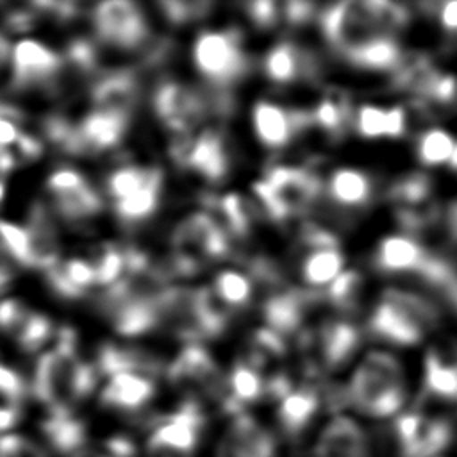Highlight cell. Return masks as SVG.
Returning <instances> with one entry per match:
<instances>
[{"mask_svg":"<svg viewBox=\"0 0 457 457\" xmlns=\"http://www.w3.org/2000/svg\"><path fill=\"white\" fill-rule=\"evenodd\" d=\"M264 212L280 221L311 209L321 195L320 179L302 168L275 166L253 184Z\"/></svg>","mask_w":457,"mask_h":457,"instance_id":"cell-4","label":"cell"},{"mask_svg":"<svg viewBox=\"0 0 457 457\" xmlns=\"http://www.w3.org/2000/svg\"><path fill=\"white\" fill-rule=\"evenodd\" d=\"M346 396L357 411L368 416H393L405 402L400 362L386 352H370L353 371Z\"/></svg>","mask_w":457,"mask_h":457,"instance_id":"cell-2","label":"cell"},{"mask_svg":"<svg viewBox=\"0 0 457 457\" xmlns=\"http://www.w3.org/2000/svg\"><path fill=\"white\" fill-rule=\"evenodd\" d=\"M2 196H4V184L0 182V200H2Z\"/></svg>","mask_w":457,"mask_h":457,"instance_id":"cell-59","label":"cell"},{"mask_svg":"<svg viewBox=\"0 0 457 457\" xmlns=\"http://www.w3.org/2000/svg\"><path fill=\"white\" fill-rule=\"evenodd\" d=\"M16 148H18L20 155L25 159H36V157H39V154L43 150L41 143L29 134H21V137L16 143Z\"/></svg>","mask_w":457,"mask_h":457,"instance_id":"cell-53","label":"cell"},{"mask_svg":"<svg viewBox=\"0 0 457 457\" xmlns=\"http://www.w3.org/2000/svg\"><path fill=\"white\" fill-rule=\"evenodd\" d=\"M439 318L437 309L420 295L386 289L370 318V332L393 345H414Z\"/></svg>","mask_w":457,"mask_h":457,"instance_id":"cell-3","label":"cell"},{"mask_svg":"<svg viewBox=\"0 0 457 457\" xmlns=\"http://www.w3.org/2000/svg\"><path fill=\"white\" fill-rule=\"evenodd\" d=\"M43 432L50 445L59 452H75L84 441V428L73 414H52L43 423Z\"/></svg>","mask_w":457,"mask_h":457,"instance_id":"cell-34","label":"cell"},{"mask_svg":"<svg viewBox=\"0 0 457 457\" xmlns=\"http://www.w3.org/2000/svg\"><path fill=\"white\" fill-rule=\"evenodd\" d=\"M225 386L227 391L221 396L223 407L236 416L241 414L245 403L259 400V396L266 391V384L262 382L259 371L248 362L236 364Z\"/></svg>","mask_w":457,"mask_h":457,"instance_id":"cell-28","label":"cell"},{"mask_svg":"<svg viewBox=\"0 0 457 457\" xmlns=\"http://www.w3.org/2000/svg\"><path fill=\"white\" fill-rule=\"evenodd\" d=\"M129 120L130 118L93 109V112L77 125L84 152H100L114 146L125 134Z\"/></svg>","mask_w":457,"mask_h":457,"instance_id":"cell-25","label":"cell"},{"mask_svg":"<svg viewBox=\"0 0 457 457\" xmlns=\"http://www.w3.org/2000/svg\"><path fill=\"white\" fill-rule=\"evenodd\" d=\"M393 434L402 457H437L452 443L453 428L443 418L409 412L395 421Z\"/></svg>","mask_w":457,"mask_h":457,"instance_id":"cell-7","label":"cell"},{"mask_svg":"<svg viewBox=\"0 0 457 457\" xmlns=\"http://www.w3.org/2000/svg\"><path fill=\"white\" fill-rule=\"evenodd\" d=\"M316 5L309 2H287L282 7V16L291 25H302L314 16Z\"/></svg>","mask_w":457,"mask_h":457,"instance_id":"cell-52","label":"cell"},{"mask_svg":"<svg viewBox=\"0 0 457 457\" xmlns=\"http://www.w3.org/2000/svg\"><path fill=\"white\" fill-rule=\"evenodd\" d=\"M403 54L391 36H380L368 45H364L361 50L352 54L346 61L364 68V70H396L400 64Z\"/></svg>","mask_w":457,"mask_h":457,"instance_id":"cell-30","label":"cell"},{"mask_svg":"<svg viewBox=\"0 0 457 457\" xmlns=\"http://www.w3.org/2000/svg\"><path fill=\"white\" fill-rule=\"evenodd\" d=\"M316 300V295L300 289H280L273 293L262 305L268 328L280 334L282 337L302 330L303 318Z\"/></svg>","mask_w":457,"mask_h":457,"instance_id":"cell-17","label":"cell"},{"mask_svg":"<svg viewBox=\"0 0 457 457\" xmlns=\"http://www.w3.org/2000/svg\"><path fill=\"white\" fill-rule=\"evenodd\" d=\"M218 457H277V443L271 432L241 412L228 425Z\"/></svg>","mask_w":457,"mask_h":457,"instance_id":"cell-15","label":"cell"},{"mask_svg":"<svg viewBox=\"0 0 457 457\" xmlns=\"http://www.w3.org/2000/svg\"><path fill=\"white\" fill-rule=\"evenodd\" d=\"M95 111L130 118L139 100V82L130 71H114L104 77L91 91Z\"/></svg>","mask_w":457,"mask_h":457,"instance_id":"cell-21","label":"cell"},{"mask_svg":"<svg viewBox=\"0 0 457 457\" xmlns=\"http://www.w3.org/2000/svg\"><path fill=\"white\" fill-rule=\"evenodd\" d=\"M214 295L227 305H243L250 300L252 282L237 271H221L214 280Z\"/></svg>","mask_w":457,"mask_h":457,"instance_id":"cell-40","label":"cell"},{"mask_svg":"<svg viewBox=\"0 0 457 457\" xmlns=\"http://www.w3.org/2000/svg\"><path fill=\"white\" fill-rule=\"evenodd\" d=\"M453 137L439 129H430L423 132L418 139V157L425 164H441L450 162L455 150Z\"/></svg>","mask_w":457,"mask_h":457,"instance_id":"cell-37","label":"cell"},{"mask_svg":"<svg viewBox=\"0 0 457 457\" xmlns=\"http://www.w3.org/2000/svg\"><path fill=\"white\" fill-rule=\"evenodd\" d=\"M30 311L20 303L18 300H4L0 302V328L9 332L11 336H18L25 321L29 320Z\"/></svg>","mask_w":457,"mask_h":457,"instance_id":"cell-47","label":"cell"},{"mask_svg":"<svg viewBox=\"0 0 457 457\" xmlns=\"http://www.w3.org/2000/svg\"><path fill=\"white\" fill-rule=\"evenodd\" d=\"M316 457H370V445L353 420L336 416L318 437Z\"/></svg>","mask_w":457,"mask_h":457,"instance_id":"cell-19","label":"cell"},{"mask_svg":"<svg viewBox=\"0 0 457 457\" xmlns=\"http://www.w3.org/2000/svg\"><path fill=\"white\" fill-rule=\"evenodd\" d=\"M25 386L20 378V375L16 371H12L11 368L0 364V396L2 400H5V403L16 405L21 396H23Z\"/></svg>","mask_w":457,"mask_h":457,"instance_id":"cell-49","label":"cell"},{"mask_svg":"<svg viewBox=\"0 0 457 457\" xmlns=\"http://www.w3.org/2000/svg\"><path fill=\"white\" fill-rule=\"evenodd\" d=\"M245 11H246V14L250 16V20H252L257 27H261V29H270V27H273V25L278 21V18L282 16V11L278 9L277 4H273V2H262V0L246 4V5H245Z\"/></svg>","mask_w":457,"mask_h":457,"instance_id":"cell-48","label":"cell"},{"mask_svg":"<svg viewBox=\"0 0 457 457\" xmlns=\"http://www.w3.org/2000/svg\"><path fill=\"white\" fill-rule=\"evenodd\" d=\"M18 420V407L11 403H2L0 405V430H7L14 427Z\"/></svg>","mask_w":457,"mask_h":457,"instance_id":"cell-55","label":"cell"},{"mask_svg":"<svg viewBox=\"0 0 457 457\" xmlns=\"http://www.w3.org/2000/svg\"><path fill=\"white\" fill-rule=\"evenodd\" d=\"M450 166H452L453 170H457V146H455L453 155H452V159H450Z\"/></svg>","mask_w":457,"mask_h":457,"instance_id":"cell-58","label":"cell"},{"mask_svg":"<svg viewBox=\"0 0 457 457\" xmlns=\"http://www.w3.org/2000/svg\"><path fill=\"white\" fill-rule=\"evenodd\" d=\"M154 107L161 121L177 134H189L209 114L205 95L179 82L161 84L154 95Z\"/></svg>","mask_w":457,"mask_h":457,"instance_id":"cell-11","label":"cell"},{"mask_svg":"<svg viewBox=\"0 0 457 457\" xmlns=\"http://www.w3.org/2000/svg\"><path fill=\"white\" fill-rule=\"evenodd\" d=\"M343 268V255L337 248H321L312 250L302 266L303 280L311 286H325L332 284Z\"/></svg>","mask_w":457,"mask_h":457,"instance_id":"cell-32","label":"cell"},{"mask_svg":"<svg viewBox=\"0 0 457 457\" xmlns=\"http://www.w3.org/2000/svg\"><path fill=\"white\" fill-rule=\"evenodd\" d=\"M46 187L57 212L68 220H86L102 209L98 193L75 170H57L50 175Z\"/></svg>","mask_w":457,"mask_h":457,"instance_id":"cell-13","label":"cell"},{"mask_svg":"<svg viewBox=\"0 0 457 457\" xmlns=\"http://www.w3.org/2000/svg\"><path fill=\"white\" fill-rule=\"evenodd\" d=\"M7 55H9V45H7L5 37L0 34V64L5 61Z\"/></svg>","mask_w":457,"mask_h":457,"instance_id":"cell-57","label":"cell"},{"mask_svg":"<svg viewBox=\"0 0 457 457\" xmlns=\"http://www.w3.org/2000/svg\"><path fill=\"white\" fill-rule=\"evenodd\" d=\"M320 407V396L314 387L302 386L278 400L277 420L286 437H298L312 421Z\"/></svg>","mask_w":457,"mask_h":457,"instance_id":"cell-24","label":"cell"},{"mask_svg":"<svg viewBox=\"0 0 457 457\" xmlns=\"http://www.w3.org/2000/svg\"><path fill=\"white\" fill-rule=\"evenodd\" d=\"M0 457H45V453L23 437L5 436L0 439Z\"/></svg>","mask_w":457,"mask_h":457,"instance_id":"cell-50","label":"cell"},{"mask_svg":"<svg viewBox=\"0 0 457 457\" xmlns=\"http://www.w3.org/2000/svg\"><path fill=\"white\" fill-rule=\"evenodd\" d=\"M171 384L187 395L189 402H196L195 396H223V384L220 382L218 368L212 357L200 345H187L168 370Z\"/></svg>","mask_w":457,"mask_h":457,"instance_id":"cell-10","label":"cell"},{"mask_svg":"<svg viewBox=\"0 0 457 457\" xmlns=\"http://www.w3.org/2000/svg\"><path fill=\"white\" fill-rule=\"evenodd\" d=\"M12 82L18 87H32L52 82L62 66L61 57L46 45L21 39L11 52Z\"/></svg>","mask_w":457,"mask_h":457,"instance_id":"cell-14","label":"cell"},{"mask_svg":"<svg viewBox=\"0 0 457 457\" xmlns=\"http://www.w3.org/2000/svg\"><path fill=\"white\" fill-rule=\"evenodd\" d=\"M154 168H139V166H127L120 168L111 173L107 179V189L109 195L114 198V202L125 200L127 196L139 191L150 179Z\"/></svg>","mask_w":457,"mask_h":457,"instance_id":"cell-39","label":"cell"},{"mask_svg":"<svg viewBox=\"0 0 457 457\" xmlns=\"http://www.w3.org/2000/svg\"><path fill=\"white\" fill-rule=\"evenodd\" d=\"M302 346L312 352V366L332 370L345 364L359 346V330L343 320L323 323L316 332L300 336Z\"/></svg>","mask_w":457,"mask_h":457,"instance_id":"cell-12","label":"cell"},{"mask_svg":"<svg viewBox=\"0 0 457 457\" xmlns=\"http://www.w3.org/2000/svg\"><path fill=\"white\" fill-rule=\"evenodd\" d=\"M330 196L343 205H362L371 196V180L357 170H337L328 180Z\"/></svg>","mask_w":457,"mask_h":457,"instance_id":"cell-31","label":"cell"},{"mask_svg":"<svg viewBox=\"0 0 457 457\" xmlns=\"http://www.w3.org/2000/svg\"><path fill=\"white\" fill-rule=\"evenodd\" d=\"M171 159L189 168L207 180H221L228 170V154L221 136L216 130H205L198 136L179 134L171 143Z\"/></svg>","mask_w":457,"mask_h":457,"instance_id":"cell-9","label":"cell"},{"mask_svg":"<svg viewBox=\"0 0 457 457\" xmlns=\"http://www.w3.org/2000/svg\"><path fill=\"white\" fill-rule=\"evenodd\" d=\"M264 73L277 84L293 82L296 79H312L320 73L318 57L295 45L280 43L271 48L264 57Z\"/></svg>","mask_w":457,"mask_h":457,"instance_id":"cell-18","label":"cell"},{"mask_svg":"<svg viewBox=\"0 0 457 457\" xmlns=\"http://www.w3.org/2000/svg\"><path fill=\"white\" fill-rule=\"evenodd\" d=\"M7 223L9 221L0 220V289L5 287L12 278V264L16 262L7 234Z\"/></svg>","mask_w":457,"mask_h":457,"instance_id":"cell-51","label":"cell"},{"mask_svg":"<svg viewBox=\"0 0 457 457\" xmlns=\"http://www.w3.org/2000/svg\"><path fill=\"white\" fill-rule=\"evenodd\" d=\"M320 21L327 41L345 59L361 50L370 41L380 36H387L375 23L370 0L334 4L321 12Z\"/></svg>","mask_w":457,"mask_h":457,"instance_id":"cell-6","label":"cell"},{"mask_svg":"<svg viewBox=\"0 0 457 457\" xmlns=\"http://www.w3.org/2000/svg\"><path fill=\"white\" fill-rule=\"evenodd\" d=\"M370 7H371L373 18H375V23L387 36H393L402 27H405V23L409 21V11L400 4L384 2V0H370Z\"/></svg>","mask_w":457,"mask_h":457,"instance_id":"cell-42","label":"cell"},{"mask_svg":"<svg viewBox=\"0 0 457 457\" xmlns=\"http://www.w3.org/2000/svg\"><path fill=\"white\" fill-rule=\"evenodd\" d=\"M357 130L366 137L389 136V109L364 105L357 112Z\"/></svg>","mask_w":457,"mask_h":457,"instance_id":"cell-44","label":"cell"},{"mask_svg":"<svg viewBox=\"0 0 457 457\" xmlns=\"http://www.w3.org/2000/svg\"><path fill=\"white\" fill-rule=\"evenodd\" d=\"M96 386V371L75 353V336L62 328L54 350L43 353L36 366L34 393L50 414H71L73 405Z\"/></svg>","mask_w":457,"mask_h":457,"instance_id":"cell-1","label":"cell"},{"mask_svg":"<svg viewBox=\"0 0 457 457\" xmlns=\"http://www.w3.org/2000/svg\"><path fill=\"white\" fill-rule=\"evenodd\" d=\"M23 120V112H20L12 105L0 104V148H7L16 145L21 137L20 123Z\"/></svg>","mask_w":457,"mask_h":457,"instance_id":"cell-46","label":"cell"},{"mask_svg":"<svg viewBox=\"0 0 457 457\" xmlns=\"http://www.w3.org/2000/svg\"><path fill=\"white\" fill-rule=\"evenodd\" d=\"M50 332H52V325H50L48 318L43 314H37V312H30L29 320L18 332L16 341L20 343V346L23 350L34 352L48 339Z\"/></svg>","mask_w":457,"mask_h":457,"instance_id":"cell-43","label":"cell"},{"mask_svg":"<svg viewBox=\"0 0 457 457\" xmlns=\"http://www.w3.org/2000/svg\"><path fill=\"white\" fill-rule=\"evenodd\" d=\"M439 18L446 30L457 32V2H448L439 5Z\"/></svg>","mask_w":457,"mask_h":457,"instance_id":"cell-54","label":"cell"},{"mask_svg":"<svg viewBox=\"0 0 457 457\" xmlns=\"http://www.w3.org/2000/svg\"><path fill=\"white\" fill-rule=\"evenodd\" d=\"M362 278L357 271H343L330 286H328V300L330 303L343 311V312H352L357 305L359 291H361Z\"/></svg>","mask_w":457,"mask_h":457,"instance_id":"cell-41","label":"cell"},{"mask_svg":"<svg viewBox=\"0 0 457 457\" xmlns=\"http://www.w3.org/2000/svg\"><path fill=\"white\" fill-rule=\"evenodd\" d=\"M314 123L332 137H341L350 123V102L343 93L332 91L312 112Z\"/></svg>","mask_w":457,"mask_h":457,"instance_id":"cell-33","label":"cell"},{"mask_svg":"<svg viewBox=\"0 0 457 457\" xmlns=\"http://www.w3.org/2000/svg\"><path fill=\"white\" fill-rule=\"evenodd\" d=\"M154 391L155 386L152 377L123 371L109 377V382L102 391V402L112 409L136 411L152 398Z\"/></svg>","mask_w":457,"mask_h":457,"instance_id":"cell-23","label":"cell"},{"mask_svg":"<svg viewBox=\"0 0 457 457\" xmlns=\"http://www.w3.org/2000/svg\"><path fill=\"white\" fill-rule=\"evenodd\" d=\"M164 16L173 23H186L202 18L212 7L211 2H162L159 5Z\"/></svg>","mask_w":457,"mask_h":457,"instance_id":"cell-45","label":"cell"},{"mask_svg":"<svg viewBox=\"0 0 457 457\" xmlns=\"http://www.w3.org/2000/svg\"><path fill=\"white\" fill-rule=\"evenodd\" d=\"M46 278L52 289L66 298L82 296L93 284H96L93 264L82 259H70L55 264L46 271Z\"/></svg>","mask_w":457,"mask_h":457,"instance_id":"cell-27","label":"cell"},{"mask_svg":"<svg viewBox=\"0 0 457 457\" xmlns=\"http://www.w3.org/2000/svg\"><path fill=\"white\" fill-rule=\"evenodd\" d=\"M96 284L111 287L125 275V253L111 243H104L91 261Z\"/></svg>","mask_w":457,"mask_h":457,"instance_id":"cell-36","label":"cell"},{"mask_svg":"<svg viewBox=\"0 0 457 457\" xmlns=\"http://www.w3.org/2000/svg\"><path fill=\"white\" fill-rule=\"evenodd\" d=\"M214 207L220 211L232 234L245 236L250 230L253 209L239 195H225L214 202Z\"/></svg>","mask_w":457,"mask_h":457,"instance_id":"cell-38","label":"cell"},{"mask_svg":"<svg viewBox=\"0 0 457 457\" xmlns=\"http://www.w3.org/2000/svg\"><path fill=\"white\" fill-rule=\"evenodd\" d=\"M16 164V159H14V154L9 152L7 148H0V173H7L14 168Z\"/></svg>","mask_w":457,"mask_h":457,"instance_id":"cell-56","label":"cell"},{"mask_svg":"<svg viewBox=\"0 0 457 457\" xmlns=\"http://www.w3.org/2000/svg\"><path fill=\"white\" fill-rule=\"evenodd\" d=\"M161 187H162V171L159 168H154L148 182L139 191L127 196L125 200L114 202L118 216L125 221L145 220L155 211L159 204Z\"/></svg>","mask_w":457,"mask_h":457,"instance_id":"cell-29","label":"cell"},{"mask_svg":"<svg viewBox=\"0 0 457 457\" xmlns=\"http://www.w3.org/2000/svg\"><path fill=\"white\" fill-rule=\"evenodd\" d=\"M193 59L211 87L225 89L241 79L248 70L241 34L234 29L221 32H202L193 46Z\"/></svg>","mask_w":457,"mask_h":457,"instance_id":"cell-5","label":"cell"},{"mask_svg":"<svg viewBox=\"0 0 457 457\" xmlns=\"http://www.w3.org/2000/svg\"><path fill=\"white\" fill-rule=\"evenodd\" d=\"M314 123L312 112L287 111L270 102H259L253 107V127L266 146H284L296 132Z\"/></svg>","mask_w":457,"mask_h":457,"instance_id":"cell-16","label":"cell"},{"mask_svg":"<svg viewBox=\"0 0 457 457\" xmlns=\"http://www.w3.org/2000/svg\"><path fill=\"white\" fill-rule=\"evenodd\" d=\"M25 232L30 246V266L48 271L59 264V232L46 205L34 204Z\"/></svg>","mask_w":457,"mask_h":457,"instance_id":"cell-20","label":"cell"},{"mask_svg":"<svg viewBox=\"0 0 457 457\" xmlns=\"http://www.w3.org/2000/svg\"><path fill=\"white\" fill-rule=\"evenodd\" d=\"M430 187V179L425 173H409L391 186L389 198L398 209H418L428 198Z\"/></svg>","mask_w":457,"mask_h":457,"instance_id":"cell-35","label":"cell"},{"mask_svg":"<svg viewBox=\"0 0 457 457\" xmlns=\"http://www.w3.org/2000/svg\"><path fill=\"white\" fill-rule=\"evenodd\" d=\"M430 253L416 241L405 236H389L382 239L375 253V264L387 273L421 275Z\"/></svg>","mask_w":457,"mask_h":457,"instance_id":"cell-22","label":"cell"},{"mask_svg":"<svg viewBox=\"0 0 457 457\" xmlns=\"http://www.w3.org/2000/svg\"><path fill=\"white\" fill-rule=\"evenodd\" d=\"M93 21L104 43L123 50L137 48L148 37L145 16L132 2L111 0L98 4L93 12Z\"/></svg>","mask_w":457,"mask_h":457,"instance_id":"cell-8","label":"cell"},{"mask_svg":"<svg viewBox=\"0 0 457 457\" xmlns=\"http://www.w3.org/2000/svg\"><path fill=\"white\" fill-rule=\"evenodd\" d=\"M425 389L432 398L457 402V353L428 352L425 359Z\"/></svg>","mask_w":457,"mask_h":457,"instance_id":"cell-26","label":"cell"}]
</instances>
